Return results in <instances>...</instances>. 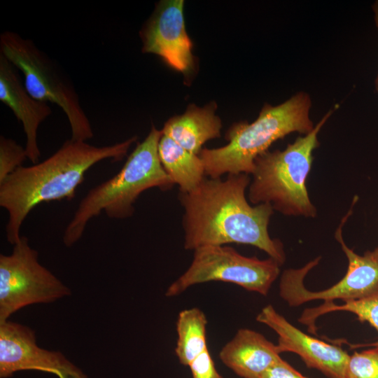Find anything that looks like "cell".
Returning <instances> with one entry per match:
<instances>
[{"label":"cell","mask_w":378,"mask_h":378,"mask_svg":"<svg viewBox=\"0 0 378 378\" xmlns=\"http://www.w3.org/2000/svg\"><path fill=\"white\" fill-rule=\"evenodd\" d=\"M345 378H378V348L354 352L350 356Z\"/></svg>","instance_id":"cell-19"},{"label":"cell","mask_w":378,"mask_h":378,"mask_svg":"<svg viewBox=\"0 0 378 378\" xmlns=\"http://www.w3.org/2000/svg\"><path fill=\"white\" fill-rule=\"evenodd\" d=\"M22 370H37L58 378H89L62 353L40 347L29 327L6 321L0 323V377Z\"/></svg>","instance_id":"cell-10"},{"label":"cell","mask_w":378,"mask_h":378,"mask_svg":"<svg viewBox=\"0 0 378 378\" xmlns=\"http://www.w3.org/2000/svg\"><path fill=\"white\" fill-rule=\"evenodd\" d=\"M248 175L227 174L223 180L205 177L194 190L180 192L186 250L232 243L246 244L265 251L281 265L284 263L283 244L272 239L268 232L274 213L271 204L252 206L246 200V190L251 182Z\"/></svg>","instance_id":"cell-1"},{"label":"cell","mask_w":378,"mask_h":378,"mask_svg":"<svg viewBox=\"0 0 378 378\" xmlns=\"http://www.w3.org/2000/svg\"><path fill=\"white\" fill-rule=\"evenodd\" d=\"M70 295L69 288L39 262L26 237L21 236L10 255H0V323L25 307Z\"/></svg>","instance_id":"cell-8"},{"label":"cell","mask_w":378,"mask_h":378,"mask_svg":"<svg viewBox=\"0 0 378 378\" xmlns=\"http://www.w3.org/2000/svg\"><path fill=\"white\" fill-rule=\"evenodd\" d=\"M220 360L242 378H262L264 373L280 360L276 344L251 329L237 330L219 353Z\"/></svg>","instance_id":"cell-14"},{"label":"cell","mask_w":378,"mask_h":378,"mask_svg":"<svg viewBox=\"0 0 378 378\" xmlns=\"http://www.w3.org/2000/svg\"><path fill=\"white\" fill-rule=\"evenodd\" d=\"M136 139L94 146L70 139L43 162L18 168L0 182V206L8 213L7 241L12 245L19 241L21 226L34 208L43 202L71 200L92 166L107 159L121 160Z\"/></svg>","instance_id":"cell-2"},{"label":"cell","mask_w":378,"mask_h":378,"mask_svg":"<svg viewBox=\"0 0 378 378\" xmlns=\"http://www.w3.org/2000/svg\"><path fill=\"white\" fill-rule=\"evenodd\" d=\"M207 319L197 307L181 311L176 320L177 340L175 354L181 364L190 363L207 348Z\"/></svg>","instance_id":"cell-17"},{"label":"cell","mask_w":378,"mask_h":378,"mask_svg":"<svg viewBox=\"0 0 378 378\" xmlns=\"http://www.w3.org/2000/svg\"><path fill=\"white\" fill-rule=\"evenodd\" d=\"M193 251L191 264L167 288V297L178 295L192 286L209 281L234 284L265 296L280 272L281 265L275 260L244 256L225 245L204 246Z\"/></svg>","instance_id":"cell-7"},{"label":"cell","mask_w":378,"mask_h":378,"mask_svg":"<svg viewBox=\"0 0 378 378\" xmlns=\"http://www.w3.org/2000/svg\"><path fill=\"white\" fill-rule=\"evenodd\" d=\"M183 0H163L140 31L144 53L155 54L190 77L195 71L192 43L186 30Z\"/></svg>","instance_id":"cell-11"},{"label":"cell","mask_w":378,"mask_h":378,"mask_svg":"<svg viewBox=\"0 0 378 378\" xmlns=\"http://www.w3.org/2000/svg\"><path fill=\"white\" fill-rule=\"evenodd\" d=\"M337 311H344L355 314L359 321L368 322L375 328L378 333V293L365 298L345 302L341 304H336L333 302H325L319 307L306 309L299 321L309 326L314 332V323L316 318L324 314ZM357 346L378 348V339L375 342Z\"/></svg>","instance_id":"cell-18"},{"label":"cell","mask_w":378,"mask_h":378,"mask_svg":"<svg viewBox=\"0 0 378 378\" xmlns=\"http://www.w3.org/2000/svg\"><path fill=\"white\" fill-rule=\"evenodd\" d=\"M0 54L24 77V86L36 99L58 106L69 122L73 140L86 141L94 136L78 94L59 65L29 38L12 31L0 35Z\"/></svg>","instance_id":"cell-6"},{"label":"cell","mask_w":378,"mask_h":378,"mask_svg":"<svg viewBox=\"0 0 378 378\" xmlns=\"http://www.w3.org/2000/svg\"><path fill=\"white\" fill-rule=\"evenodd\" d=\"M216 108L215 103L202 108L190 104L185 113L168 120L162 133L191 153L199 155L206 141L220 136L222 122L215 114Z\"/></svg>","instance_id":"cell-15"},{"label":"cell","mask_w":378,"mask_h":378,"mask_svg":"<svg viewBox=\"0 0 378 378\" xmlns=\"http://www.w3.org/2000/svg\"><path fill=\"white\" fill-rule=\"evenodd\" d=\"M188 366L192 378H223L216 370L208 349L197 356Z\"/></svg>","instance_id":"cell-21"},{"label":"cell","mask_w":378,"mask_h":378,"mask_svg":"<svg viewBox=\"0 0 378 378\" xmlns=\"http://www.w3.org/2000/svg\"><path fill=\"white\" fill-rule=\"evenodd\" d=\"M162 134V130L153 126L119 172L89 190L64 230L63 242L66 246L76 244L89 220L102 212L111 218H129L134 212V202L143 192L153 188L162 190L173 188L174 183L164 171L158 155Z\"/></svg>","instance_id":"cell-4"},{"label":"cell","mask_w":378,"mask_h":378,"mask_svg":"<svg viewBox=\"0 0 378 378\" xmlns=\"http://www.w3.org/2000/svg\"><path fill=\"white\" fill-rule=\"evenodd\" d=\"M311 106L309 95L300 92L278 106L265 104L251 123L241 121L232 125L225 134L228 141L225 146L200 152L206 176L251 174L255 160L268 151L274 141L293 132L305 135L313 130Z\"/></svg>","instance_id":"cell-3"},{"label":"cell","mask_w":378,"mask_h":378,"mask_svg":"<svg viewBox=\"0 0 378 378\" xmlns=\"http://www.w3.org/2000/svg\"><path fill=\"white\" fill-rule=\"evenodd\" d=\"M338 105L330 108L304 136H299L283 150L267 151L254 161L248 200L256 205L270 204L287 216L314 218L316 209L309 197L306 182L320 142L318 134Z\"/></svg>","instance_id":"cell-5"},{"label":"cell","mask_w":378,"mask_h":378,"mask_svg":"<svg viewBox=\"0 0 378 378\" xmlns=\"http://www.w3.org/2000/svg\"><path fill=\"white\" fill-rule=\"evenodd\" d=\"M256 321L267 326L277 334L276 345L280 354H296L308 368L321 371L328 378H345L350 356L340 346L303 332L270 304L262 309Z\"/></svg>","instance_id":"cell-12"},{"label":"cell","mask_w":378,"mask_h":378,"mask_svg":"<svg viewBox=\"0 0 378 378\" xmlns=\"http://www.w3.org/2000/svg\"><path fill=\"white\" fill-rule=\"evenodd\" d=\"M262 378H308L300 374L286 361L281 358L272 365Z\"/></svg>","instance_id":"cell-22"},{"label":"cell","mask_w":378,"mask_h":378,"mask_svg":"<svg viewBox=\"0 0 378 378\" xmlns=\"http://www.w3.org/2000/svg\"><path fill=\"white\" fill-rule=\"evenodd\" d=\"M18 69L0 54V100L21 122L26 137L27 158L38 163L41 152L38 145L40 124L52 113L48 103L33 97L21 81Z\"/></svg>","instance_id":"cell-13"},{"label":"cell","mask_w":378,"mask_h":378,"mask_svg":"<svg viewBox=\"0 0 378 378\" xmlns=\"http://www.w3.org/2000/svg\"><path fill=\"white\" fill-rule=\"evenodd\" d=\"M160 162L181 192H190L205 178L200 156L183 148L172 139L162 134L158 144Z\"/></svg>","instance_id":"cell-16"},{"label":"cell","mask_w":378,"mask_h":378,"mask_svg":"<svg viewBox=\"0 0 378 378\" xmlns=\"http://www.w3.org/2000/svg\"><path fill=\"white\" fill-rule=\"evenodd\" d=\"M27 158L25 148L15 140L0 137V182L22 166Z\"/></svg>","instance_id":"cell-20"},{"label":"cell","mask_w":378,"mask_h":378,"mask_svg":"<svg viewBox=\"0 0 378 378\" xmlns=\"http://www.w3.org/2000/svg\"><path fill=\"white\" fill-rule=\"evenodd\" d=\"M345 216L337 229L335 237L348 259V268L345 275L331 287L318 291H310L304 286V279L307 273L320 260V257L310 261L299 269H288L281 277L279 293L290 306H298L311 300H323L333 302L341 300L343 302L357 300L378 293V246L359 255L344 242L342 225L350 215Z\"/></svg>","instance_id":"cell-9"},{"label":"cell","mask_w":378,"mask_h":378,"mask_svg":"<svg viewBox=\"0 0 378 378\" xmlns=\"http://www.w3.org/2000/svg\"><path fill=\"white\" fill-rule=\"evenodd\" d=\"M372 9L373 11L374 21L375 26L378 31V0H376L372 5ZM374 86L377 92L378 93V73L374 80Z\"/></svg>","instance_id":"cell-23"}]
</instances>
